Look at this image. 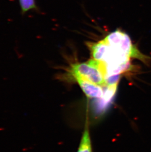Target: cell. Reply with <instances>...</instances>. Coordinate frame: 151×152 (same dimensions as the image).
I'll list each match as a JSON object with an SVG mask.
<instances>
[{
  "label": "cell",
  "mask_w": 151,
  "mask_h": 152,
  "mask_svg": "<svg viewBox=\"0 0 151 152\" xmlns=\"http://www.w3.org/2000/svg\"><path fill=\"white\" fill-rule=\"evenodd\" d=\"M104 40L111 48L130 59H137L145 64L149 63L151 58L143 54L133 44L130 37L120 30H116L108 34Z\"/></svg>",
  "instance_id": "1"
},
{
  "label": "cell",
  "mask_w": 151,
  "mask_h": 152,
  "mask_svg": "<svg viewBox=\"0 0 151 152\" xmlns=\"http://www.w3.org/2000/svg\"><path fill=\"white\" fill-rule=\"evenodd\" d=\"M71 75H76L102 87L107 86L106 78L92 59L85 63L73 64L70 69Z\"/></svg>",
  "instance_id": "2"
},
{
  "label": "cell",
  "mask_w": 151,
  "mask_h": 152,
  "mask_svg": "<svg viewBox=\"0 0 151 152\" xmlns=\"http://www.w3.org/2000/svg\"><path fill=\"white\" fill-rule=\"evenodd\" d=\"M85 95L89 98L100 99L104 94L102 86L93 83L76 75H72Z\"/></svg>",
  "instance_id": "3"
},
{
  "label": "cell",
  "mask_w": 151,
  "mask_h": 152,
  "mask_svg": "<svg viewBox=\"0 0 151 152\" xmlns=\"http://www.w3.org/2000/svg\"><path fill=\"white\" fill-rule=\"evenodd\" d=\"M77 152H92L90 134L88 127H86Z\"/></svg>",
  "instance_id": "4"
},
{
  "label": "cell",
  "mask_w": 151,
  "mask_h": 152,
  "mask_svg": "<svg viewBox=\"0 0 151 152\" xmlns=\"http://www.w3.org/2000/svg\"><path fill=\"white\" fill-rule=\"evenodd\" d=\"M18 1L22 15L32 10L38 11V7L36 5V0H18Z\"/></svg>",
  "instance_id": "5"
}]
</instances>
